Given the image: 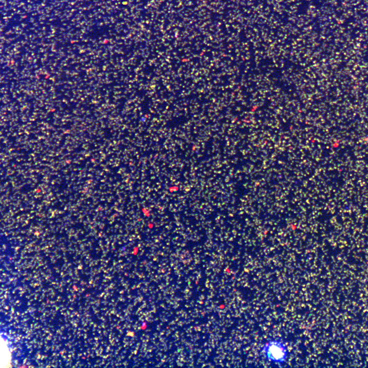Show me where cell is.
I'll return each mask as SVG.
<instances>
[{
    "instance_id": "cell-1",
    "label": "cell",
    "mask_w": 368,
    "mask_h": 368,
    "mask_svg": "<svg viewBox=\"0 0 368 368\" xmlns=\"http://www.w3.org/2000/svg\"><path fill=\"white\" fill-rule=\"evenodd\" d=\"M262 353L267 361L277 364L285 363L289 355L286 344L277 339L266 341L262 346Z\"/></svg>"
}]
</instances>
